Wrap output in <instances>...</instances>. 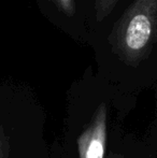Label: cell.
Here are the masks:
<instances>
[{"label": "cell", "instance_id": "4", "mask_svg": "<svg viewBox=\"0 0 157 158\" xmlns=\"http://www.w3.org/2000/svg\"><path fill=\"white\" fill-rule=\"evenodd\" d=\"M109 158H124V157L121 156V155H118V154H114V155H111Z\"/></svg>", "mask_w": 157, "mask_h": 158}, {"label": "cell", "instance_id": "2", "mask_svg": "<svg viewBox=\"0 0 157 158\" xmlns=\"http://www.w3.org/2000/svg\"><path fill=\"white\" fill-rule=\"evenodd\" d=\"M152 32L151 23L145 15H136L130 21L126 31V43L130 50H142L147 44Z\"/></svg>", "mask_w": 157, "mask_h": 158}, {"label": "cell", "instance_id": "3", "mask_svg": "<svg viewBox=\"0 0 157 158\" xmlns=\"http://www.w3.org/2000/svg\"><path fill=\"white\" fill-rule=\"evenodd\" d=\"M9 146L8 140H6V133L3 130V126L0 121V158H8Z\"/></svg>", "mask_w": 157, "mask_h": 158}, {"label": "cell", "instance_id": "1", "mask_svg": "<svg viewBox=\"0 0 157 158\" xmlns=\"http://www.w3.org/2000/svg\"><path fill=\"white\" fill-rule=\"evenodd\" d=\"M107 145V108L101 103L90 124L78 138L80 158H105Z\"/></svg>", "mask_w": 157, "mask_h": 158}]
</instances>
